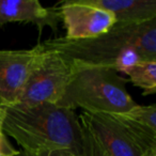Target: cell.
I'll list each match as a JSON object with an SVG mask.
<instances>
[{"label":"cell","mask_w":156,"mask_h":156,"mask_svg":"<svg viewBox=\"0 0 156 156\" xmlns=\"http://www.w3.org/2000/svg\"><path fill=\"white\" fill-rule=\"evenodd\" d=\"M17 156H32V155H29V154H27V153H25V152H20V154H18Z\"/></svg>","instance_id":"obj_16"},{"label":"cell","mask_w":156,"mask_h":156,"mask_svg":"<svg viewBox=\"0 0 156 156\" xmlns=\"http://www.w3.org/2000/svg\"><path fill=\"white\" fill-rule=\"evenodd\" d=\"M129 119L136 121L137 123L144 125L147 127L156 130V105L141 106L137 104L127 112L123 113Z\"/></svg>","instance_id":"obj_11"},{"label":"cell","mask_w":156,"mask_h":156,"mask_svg":"<svg viewBox=\"0 0 156 156\" xmlns=\"http://www.w3.org/2000/svg\"><path fill=\"white\" fill-rule=\"evenodd\" d=\"M15 22L32 23L40 31L46 26L57 31L61 14L58 8H45L37 0H0V26Z\"/></svg>","instance_id":"obj_8"},{"label":"cell","mask_w":156,"mask_h":156,"mask_svg":"<svg viewBox=\"0 0 156 156\" xmlns=\"http://www.w3.org/2000/svg\"><path fill=\"white\" fill-rule=\"evenodd\" d=\"M44 50H54L66 56L77 65L102 66L113 69L123 49L134 47L143 60H156V18L135 24H115L107 32L92 39L65 37L41 43Z\"/></svg>","instance_id":"obj_2"},{"label":"cell","mask_w":156,"mask_h":156,"mask_svg":"<svg viewBox=\"0 0 156 156\" xmlns=\"http://www.w3.org/2000/svg\"><path fill=\"white\" fill-rule=\"evenodd\" d=\"M5 107L1 106L0 108V156H17L20 151L16 150L13 145L10 143L5 133L3 132L2 123L5 118Z\"/></svg>","instance_id":"obj_14"},{"label":"cell","mask_w":156,"mask_h":156,"mask_svg":"<svg viewBox=\"0 0 156 156\" xmlns=\"http://www.w3.org/2000/svg\"><path fill=\"white\" fill-rule=\"evenodd\" d=\"M74 69V62L63 54L44 50L31 71L16 105L26 107L40 104L57 105Z\"/></svg>","instance_id":"obj_5"},{"label":"cell","mask_w":156,"mask_h":156,"mask_svg":"<svg viewBox=\"0 0 156 156\" xmlns=\"http://www.w3.org/2000/svg\"><path fill=\"white\" fill-rule=\"evenodd\" d=\"M80 121V120H79ZM81 123V122H80ZM83 125V156H109L106 151L102 149L98 141L94 139L88 128Z\"/></svg>","instance_id":"obj_13"},{"label":"cell","mask_w":156,"mask_h":156,"mask_svg":"<svg viewBox=\"0 0 156 156\" xmlns=\"http://www.w3.org/2000/svg\"><path fill=\"white\" fill-rule=\"evenodd\" d=\"M58 9L66 30L65 39H92L109 31L115 25L110 12L91 5L88 0L63 1Z\"/></svg>","instance_id":"obj_6"},{"label":"cell","mask_w":156,"mask_h":156,"mask_svg":"<svg viewBox=\"0 0 156 156\" xmlns=\"http://www.w3.org/2000/svg\"><path fill=\"white\" fill-rule=\"evenodd\" d=\"M126 75L135 87L143 90V95L156 93V60H141Z\"/></svg>","instance_id":"obj_10"},{"label":"cell","mask_w":156,"mask_h":156,"mask_svg":"<svg viewBox=\"0 0 156 156\" xmlns=\"http://www.w3.org/2000/svg\"><path fill=\"white\" fill-rule=\"evenodd\" d=\"M79 120L109 156H156V130L123 113L83 112Z\"/></svg>","instance_id":"obj_4"},{"label":"cell","mask_w":156,"mask_h":156,"mask_svg":"<svg viewBox=\"0 0 156 156\" xmlns=\"http://www.w3.org/2000/svg\"><path fill=\"white\" fill-rule=\"evenodd\" d=\"M1 106H2V105H0V108H1Z\"/></svg>","instance_id":"obj_17"},{"label":"cell","mask_w":156,"mask_h":156,"mask_svg":"<svg viewBox=\"0 0 156 156\" xmlns=\"http://www.w3.org/2000/svg\"><path fill=\"white\" fill-rule=\"evenodd\" d=\"M141 60H143L139 51L134 47H127L123 49L120 55L118 56L117 60L113 65V69L115 72L127 74L137 63H139Z\"/></svg>","instance_id":"obj_12"},{"label":"cell","mask_w":156,"mask_h":156,"mask_svg":"<svg viewBox=\"0 0 156 156\" xmlns=\"http://www.w3.org/2000/svg\"><path fill=\"white\" fill-rule=\"evenodd\" d=\"M126 83L127 79L109 67L75 64L57 105L72 110L83 108V112L89 113H125L137 105L126 90Z\"/></svg>","instance_id":"obj_3"},{"label":"cell","mask_w":156,"mask_h":156,"mask_svg":"<svg viewBox=\"0 0 156 156\" xmlns=\"http://www.w3.org/2000/svg\"><path fill=\"white\" fill-rule=\"evenodd\" d=\"M37 156H76L73 152L67 151V150H57V151L44 152Z\"/></svg>","instance_id":"obj_15"},{"label":"cell","mask_w":156,"mask_h":156,"mask_svg":"<svg viewBox=\"0 0 156 156\" xmlns=\"http://www.w3.org/2000/svg\"><path fill=\"white\" fill-rule=\"evenodd\" d=\"M37 44L30 49H0V105H16L31 71L43 54Z\"/></svg>","instance_id":"obj_7"},{"label":"cell","mask_w":156,"mask_h":156,"mask_svg":"<svg viewBox=\"0 0 156 156\" xmlns=\"http://www.w3.org/2000/svg\"><path fill=\"white\" fill-rule=\"evenodd\" d=\"M2 127L29 155L67 150L83 156V125L72 109L55 104L13 105L5 107Z\"/></svg>","instance_id":"obj_1"},{"label":"cell","mask_w":156,"mask_h":156,"mask_svg":"<svg viewBox=\"0 0 156 156\" xmlns=\"http://www.w3.org/2000/svg\"><path fill=\"white\" fill-rule=\"evenodd\" d=\"M110 12L115 24H135L156 18L155 0H88Z\"/></svg>","instance_id":"obj_9"}]
</instances>
